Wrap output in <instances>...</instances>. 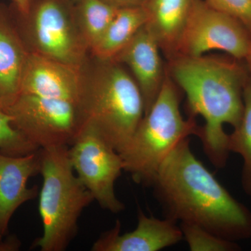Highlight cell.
Listing matches in <instances>:
<instances>
[{"mask_svg":"<svg viewBox=\"0 0 251 251\" xmlns=\"http://www.w3.org/2000/svg\"><path fill=\"white\" fill-rule=\"evenodd\" d=\"M166 218L196 225L234 242L251 237V212L195 156L189 138L162 163L153 180Z\"/></svg>","mask_w":251,"mask_h":251,"instance_id":"obj_1","label":"cell"},{"mask_svg":"<svg viewBox=\"0 0 251 251\" xmlns=\"http://www.w3.org/2000/svg\"><path fill=\"white\" fill-rule=\"evenodd\" d=\"M238 59L176 57L169 61V75L186 94L191 117L204 120L198 135L209 161L224 168L229 156L224 126L239 125L244 111L243 92L251 77Z\"/></svg>","mask_w":251,"mask_h":251,"instance_id":"obj_2","label":"cell"},{"mask_svg":"<svg viewBox=\"0 0 251 251\" xmlns=\"http://www.w3.org/2000/svg\"><path fill=\"white\" fill-rule=\"evenodd\" d=\"M80 74L78 105L84 125L92 127L119 153L145 115L139 87L123 64L91 53Z\"/></svg>","mask_w":251,"mask_h":251,"instance_id":"obj_3","label":"cell"},{"mask_svg":"<svg viewBox=\"0 0 251 251\" xmlns=\"http://www.w3.org/2000/svg\"><path fill=\"white\" fill-rule=\"evenodd\" d=\"M176 84L167 74L154 103L120 151L124 171L138 184L152 186L162 163L183 140L198 136L201 128L193 117L184 120Z\"/></svg>","mask_w":251,"mask_h":251,"instance_id":"obj_4","label":"cell"},{"mask_svg":"<svg viewBox=\"0 0 251 251\" xmlns=\"http://www.w3.org/2000/svg\"><path fill=\"white\" fill-rule=\"evenodd\" d=\"M43 178L39 211L43 234L33 243L41 251H64L77 233L82 211L94 201L72 166L69 147L39 150Z\"/></svg>","mask_w":251,"mask_h":251,"instance_id":"obj_5","label":"cell"},{"mask_svg":"<svg viewBox=\"0 0 251 251\" xmlns=\"http://www.w3.org/2000/svg\"><path fill=\"white\" fill-rule=\"evenodd\" d=\"M12 9L15 22L31 53L80 69L90 53L75 20L72 0H31L27 12Z\"/></svg>","mask_w":251,"mask_h":251,"instance_id":"obj_6","label":"cell"},{"mask_svg":"<svg viewBox=\"0 0 251 251\" xmlns=\"http://www.w3.org/2000/svg\"><path fill=\"white\" fill-rule=\"evenodd\" d=\"M3 108L15 128L39 149L71 146L85 124L78 104L64 99L19 94Z\"/></svg>","mask_w":251,"mask_h":251,"instance_id":"obj_7","label":"cell"},{"mask_svg":"<svg viewBox=\"0 0 251 251\" xmlns=\"http://www.w3.org/2000/svg\"><path fill=\"white\" fill-rule=\"evenodd\" d=\"M251 41V31L239 20L214 9L204 0H195L174 58L198 57L221 50L244 61Z\"/></svg>","mask_w":251,"mask_h":251,"instance_id":"obj_8","label":"cell"},{"mask_svg":"<svg viewBox=\"0 0 251 251\" xmlns=\"http://www.w3.org/2000/svg\"><path fill=\"white\" fill-rule=\"evenodd\" d=\"M69 156L75 174L94 201L114 214L125 210L115 192V181L124 171L122 157L115 149L92 127L84 125L69 147Z\"/></svg>","mask_w":251,"mask_h":251,"instance_id":"obj_9","label":"cell"},{"mask_svg":"<svg viewBox=\"0 0 251 251\" xmlns=\"http://www.w3.org/2000/svg\"><path fill=\"white\" fill-rule=\"evenodd\" d=\"M121 223L117 220L112 229L100 234L94 243L93 251H158L177 244L183 239L176 221L148 216L138 209V225L123 234Z\"/></svg>","mask_w":251,"mask_h":251,"instance_id":"obj_10","label":"cell"},{"mask_svg":"<svg viewBox=\"0 0 251 251\" xmlns=\"http://www.w3.org/2000/svg\"><path fill=\"white\" fill-rule=\"evenodd\" d=\"M160 52L156 39L145 25L112 59L129 69L143 95L145 114L154 103L167 75Z\"/></svg>","mask_w":251,"mask_h":251,"instance_id":"obj_11","label":"cell"},{"mask_svg":"<svg viewBox=\"0 0 251 251\" xmlns=\"http://www.w3.org/2000/svg\"><path fill=\"white\" fill-rule=\"evenodd\" d=\"M80 93V69L29 52L23 69L20 94L78 104Z\"/></svg>","mask_w":251,"mask_h":251,"instance_id":"obj_12","label":"cell"},{"mask_svg":"<svg viewBox=\"0 0 251 251\" xmlns=\"http://www.w3.org/2000/svg\"><path fill=\"white\" fill-rule=\"evenodd\" d=\"M39 172V150L19 156L0 151V232L3 235L15 211L37 197L38 188H28L27 182Z\"/></svg>","mask_w":251,"mask_h":251,"instance_id":"obj_13","label":"cell"},{"mask_svg":"<svg viewBox=\"0 0 251 251\" xmlns=\"http://www.w3.org/2000/svg\"><path fill=\"white\" fill-rule=\"evenodd\" d=\"M29 53L18 30L12 9L0 5V105L3 108L20 94Z\"/></svg>","mask_w":251,"mask_h":251,"instance_id":"obj_14","label":"cell"},{"mask_svg":"<svg viewBox=\"0 0 251 251\" xmlns=\"http://www.w3.org/2000/svg\"><path fill=\"white\" fill-rule=\"evenodd\" d=\"M195 0H147L145 26L168 60L174 58L181 33Z\"/></svg>","mask_w":251,"mask_h":251,"instance_id":"obj_15","label":"cell"},{"mask_svg":"<svg viewBox=\"0 0 251 251\" xmlns=\"http://www.w3.org/2000/svg\"><path fill=\"white\" fill-rule=\"evenodd\" d=\"M147 21L148 16L144 6L119 9L90 53L99 58H115Z\"/></svg>","mask_w":251,"mask_h":251,"instance_id":"obj_16","label":"cell"},{"mask_svg":"<svg viewBox=\"0 0 251 251\" xmlns=\"http://www.w3.org/2000/svg\"><path fill=\"white\" fill-rule=\"evenodd\" d=\"M118 9L101 0H79L75 3V20L90 51L100 40Z\"/></svg>","mask_w":251,"mask_h":251,"instance_id":"obj_17","label":"cell"},{"mask_svg":"<svg viewBox=\"0 0 251 251\" xmlns=\"http://www.w3.org/2000/svg\"><path fill=\"white\" fill-rule=\"evenodd\" d=\"M244 111L239 125L229 135V152L238 153L244 161L242 174L243 188L251 196V77L243 92Z\"/></svg>","mask_w":251,"mask_h":251,"instance_id":"obj_18","label":"cell"},{"mask_svg":"<svg viewBox=\"0 0 251 251\" xmlns=\"http://www.w3.org/2000/svg\"><path fill=\"white\" fill-rule=\"evenodd\" d=\"M183 239L192 251H232L239 247L232 241L219 237L196 225L181 223Z\"/></svg>","mask_w":251,"mask_h":251,"instance_id":"obj_19","label":"cell"},{"mask_svg":"<svg viewBox=\"0 0 251 251\" xmlns=\"http://www.w3.org/2000/svg\"><path fill=\"white\" fill-rule=\"evenodd\" d=\"M39 150L15 128L12 117L0 105V151L10 156H19Z\"/></svg>","mask_w":251,"mask_h":251,"instance_id":"obj_20","label":"cell"},{"mask_svg":"<svg viewBox=\"0 0 251 251\" xmlns=\"http://www.w3.org/2000/svg\"><path fill=\"white\" fill-rule=\"evenodd\" d=\"M209 6L241 21L251 31V0H204Z\"/></svg>","mask_w":251,"mask_h":251,"instance_id":"obj_21","label":"cell"},{"mask_svg":"<svg viewBox=\"0 0 251 251\" xmlns=\"http://www.w3.org/2000/svg\"><path fill=\"white\" fill-rule=\"evenodd\" d=\"M117 9L133 7V6H143L147 0H101Z\"/></svg>","mask_w":251,"mask_h":251,"instance_id":"obj_22","label":"cell"},{"mask_svg":"<svg viewBox=\"0 0 251 251\" xmlns=\"http://www.w3.org/2000/svg\"><path fill=\"white\" fill-rule=\"evenodd\" d=\"M13 7L18 14H23L27 12L31 0H11Z\"/></svg>","mask_w":251,"mask_h":251,"instance_id":"obj_23","label":"cell"},{"mask_svg":"<svg viewBox=\"0 0 251 251\" xmlns=\"http://www.w3.org/2000/svg\"><path fill=\"white\" fill-rule=\"evenodd\" d=\"M244 61L247 62L248 69H249V72H250L251 74V41L250 49H249V53H248L247 57H246L245 60Z\"/></svg>","mask_w":251,"mask_h":251,"instance_id":"obj_24","label":"cell"},{"mask_svg":"<svg viewBox=\"0 0 251 251\" xmlns=\"http://www.w3.org/2000/svg\"><path fill=\"white\" fill-rule=\"evenodd\" d=\"M3 234L0 232V246H1V237H2Z\"/></svg>","mask_w":251,"mask_h":251,"instance_id":"obj_25","label":"cell"},{"mask_svg":"<svg viewBox=\"0 0 251 251\" xmlns=\"http://www.w3.org/2000/svg\"><path fill=\"white\" fill-rule=\"evenodd\" d=\"M73 1H74V2H77V1H78L79 0H72Z\"/></svg>","mask_w":251,"mask_h":251,"instance_id":"obj_26","label":"cell"}]
</instances>
